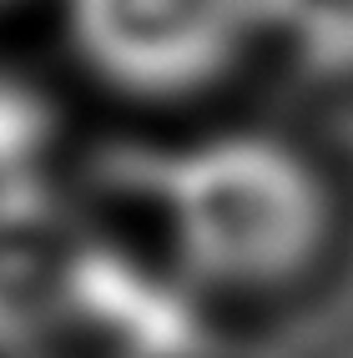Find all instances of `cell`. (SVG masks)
<instances>
[{"instance_id":"cell-1","label":"cell","mask_w":353,"mask_h":358,"mask_svg":"<svg viewBox=\"0 0 353 358\" xmlns=\"http://www.w3.org/2000/svg\"><path fill=\"white\" fill-rule=\"evenodd\" d=\"M152 227L192 298L282 308L338 262L348 197L328 157L298 131L212 122L157 162Z\"/></svg>"},{"instance_id":"cell-2","label":"cell","mask_w":353,"mask_h":358,"mask_svg":"<svg viewBox=\"0 0 353 358\" xmlns=\"http://www.w3.org/2000/svg\"><path fill=\"white\" fill-rule=\"evenodd\" d=\"M71 71L111 106L187 116L263 66L257 0H56Z\"/></svg>"},{"instance_id":"cell-3","label":"cell","mask_w":353,"mask_h":358,"mask_svg":"<svg viewBox=\"0 0 353 358\" xmlns=\"http://www.w3.org/2000/svg\"><path fill=\"white\" fill-rule=\"evenodd\" d=\"M263 66L323 96H353V0H257Z\"/></svg>"},{"instance_id":"cell-4","label":"cell","mask_w":353,"mask_h":358,"mask_svg":"<svg viewBox=\"0 0 353 358\" xmlns=\"http://www.w3.org/2000/svg\"><path fill=\"white\" fill-rule=\"evenodd\" d=\"M31 136H36V111L10 86H0V182L15 172V162H31L36 152Z\"/></svg>"},{"instance_id":"cell-5","label":"cell","mask_w":353,"mask_h":358,"mask_svg":"<svg viewBox=\"0 0 353 358\" xmlns=\"http://www.w3.org/2000/svg\"><path fill=\"white\" fill-rule=\"evenodd\" d=\"M0 6H6V0H0Z\"/></svg>"}]
</instances>
